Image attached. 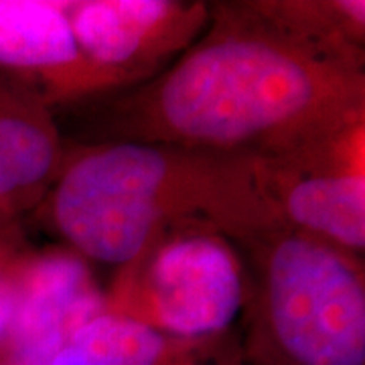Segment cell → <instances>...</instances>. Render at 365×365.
Returning a JSON list of instances; mask_svg holds the SVG:
<instances>
[{"label": "cell", "mask_w": 365, "mask_h": 365, "mask_svg": "<svg viewBox=\"0 0 365 365\" xmlns=\"http://www.w3.org/2000/svg\"><path fill=\"white\" fill-rule=\"evenodd\" d=\"M325 104V73L307 57L254 37L199 47L160 86L157 112L173 134L205 144L274 136Z\"/></svg>", "instance_id": "6da1fadb"}, {"label": "cell", "mask_w": 365, "mask_h": 365, "mask_svg": "<svg viewBox=\"0 0 365 365\" xmlns=\"http://www.w3.org/2000/svg\"><path fill=\"white\" fill-rule=\"evenodd\" d=\"M160 0H98L81 2L67 13L78 49L102 66H122L134 59L169 16Z\"/></svg>", "instance_id": "8992f818"}, {"label": "cell", "mask_w": 365, "mask_h": 365, "mask_svg": "<svg viewBox=\"0 0 365 365\" xmlns=\"http://www.w3.org/2000/svg\"><path fill=\"white\" fill-rule=\"evenodd\" d=\"M290 222L349 250L365 248L364 173L313 175L284 195Z\"/></svg>", "instance_id": "52a82bcc"}, {"label": "cell", "mask_w": 365, "mask_h": 365, "mask_svg": "<svg viewBox=\"0 0 365 365\" xmlns=\"http://www.w3.org/2000/svg\"><path fill=\"white\" fill-rule=\"evenodd\" d=\"M0 274H2V270H0ZM2 276H4V274H2Z\"/></svg>", "instance_id": "7c38bea8"}, {"label": "cell", "mask_w": 365, "mask_h": 365, "mask_svg": "<svg viewBox=\"0 0 365 365\" xmlns=\"http://www.w3.org/2000/svg\"><path fill=\"white\" fill-rule=\"evenodd\" d=\"M51 365H179L157 327L122 314H96L81 325Z\"/></svg>", "instance_id": "9c48e42d"}, {"label": "cell", "mask_w": 365, "mask_h": 365, "mask_svg": "<svg viewBox=\"0 0 365 365\" xmlns=\"http://www.w3.org/2000/svg\"><path fill=\"white\" fill-rule=\"evenodd\" d=\"M13 284L0 274V349L2 343L6 339L9 333V325H11V317H13Z\"/></svg>", "instance_id": "8fae6325"}, {"label": "cell", "mask_w": 365, "mask_h": 365, "mask_svg": "<svg viewBox=\"0 0 365 365\" xmlns=\"http://www.w3.org/2000/svg\"><path fill=\"white\" fill-rule=\"evenodd\" d=\"M13 317L0 365H51L79 327L100 314L102 299L86 266L51 256L26 268L13 284Z\"/></svg>", "instance_id": "5b68a950"}, {"label": "cell", "mask_w": 365, "mask_h": 365, "mask_svg": "<svg viewBox=\"0 0 365 365\" xmlns=\"http://www.w3.org/2000/svg\"><path fill=\"white\" fill-rule=\"evenodd\" d=\"M78 57V43L61 4L0 0V66L57 69Z\"/></svg>", "instance_id": "ba28073f"}, {"label": "cell", "mask_w": 365, "mask_h": 365, "mask_svg": "<svg viewBox=\"0 0 365 365\" xmlns=\"http://www.w3.org/2000/svg\"><path fill=\"white\" fill-rule=\"evenodd\" d=\"M157 325L170 335L197 339L222 333L244 304V282L234 254L209 235L167 244L148 272Z\"/></svg>", "instance_id": "277c9868"}, {"label": "cell", "mask_w": 365, "mask_h": 365, "mask_svg": "<svg viewBox=\"0 0 365 365\" xmlns=\"http://www.w3.org/2000/svg\"><path fill=\"white\" fill-rule=\"evenodd\" d=\"M276 353L288 365H365V292L353 266L307 237L276 244L266 266Z\"/></svg>", "instance_id": "7a4b0ae2"}, {"label": "cell", "mask_w": 365, "mask_h": 365, "mask_svg": "<svg viewBox=\"0 0 365 365\" xmlns=\"http://www.w3.org/2000/svg\"><path fill=\"white\" fill-rule=\"evenodd\" d=\"M53 160L49 132L0 90V199L43 181Z\"/></svg>", "instance_id": "30bf717a"}, {"label": "cell", "mask_w": 365, "mask_h": 365, "mask_svg": "<svg viewBox=\"0 0 365 365\" xmlns=\"http://www.w3.org/2000/svg\"><path fill=\"white\" fill-rule=\"evenodd\" d=\"M169 173L165 153L144 144H116L79 158L57 185L55 223L83 256L126 264L155 230Z\"/></svg>", "instance_id": "3957f363"}]
</instances>
